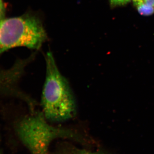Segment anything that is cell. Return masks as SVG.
Wrapping results in <instances>:
<instances>
[{
  "instance_id": "4",
  "label": "cell",
  "mask_w": 154,
  "mask_h": 154,
  "mask_svg": "<svg viewBox=\"0 0 154 154\" xmlns=\"http://www.w3.org/2000/svg\"><path fill=\"white\" fill-rule=\"evenodd\" d=\"M134 5L140 15L150 16L154 13V0H132Z\"/></svg>"
},
{
  "instance_id": "2",
  "label": "cell",
  "mask_w": 154,
  "mask_h": 154,
  "mask_svg": "<svg viewBox=\"0 0 154 154\" xmlns=\"http://www.w3.org/2000/svg\"><path fill=\"white\" fill-rule=\"evenodd\" d=\"M14 129L19 139L31 154H49V146L57 138L84 142L85 138L76 130L53 126L42 112H32L17 120Z\"/></svg>"
},
{
  "instance_id": "5",
  "label": "cell",
  "mask_w": 154,
  "mask_h": 154,
  "mask_svg": "<svg viewBox=\"0 0 154 154\" xmlns=\"http://www.w3.org/2000/svg\"><path fill=\"white\" fill-rule=\"evenodd\" d=\"M61 154H100L96 152L88 151L85 150L75 148H69V149L64 151Z\"/></svg>"
},
{
  "instance_id": "3",
  "label": "cell",
  "mask_w": 154,
  "mask_h": 154,
  "mask_svg": "<svg viewBox=\"0 0 154 154\" xmlns=\"http://www.w3.org/2000/svg\"><path fill=\"white\" fill-rule=\"evenodd\" d=\"M46 39L41 21L30 14L0 20V55L14 48L38 50Z\"/></svg>"
},
{
  "instance_id": "1",
  "label": "cell",
  "mask_w": 154,
  "mask_h": 154,
  "mask_svg": "<svg viewBox=\"0 0 154 154\" xmlns=\"http://www.w3.org/2000/svg\"><path fill=\"white\" fill-rule=\"evenodd\" d=\"M46 74L42 93V113L48 121L64 122L77 114L75 99L67 80L62 74L51 52L45 55Z\"/></svg>"
},
{
  "instance_id": "8",
  "label": "cell",
  "mask_w": 154,
  "mask_h": 154,
  "mask_svg": "<svg viewBox=\"0 0 154 154\" xmlns=\"http://www.w3.org/2000/svg\"><path fill=\"white\" fill-rule=\"evenodd\" d=\"M0 154H2V151H1V149H0Z\"/></svg>"
},
{
  "instance_id": "6",
  "label": "cell",
  "mask_w": 154,
  "mask_h": 154,
  "mask_svg": "<svg viewBox=\"0 0 154 154\" xmlns=\"http://www.w3.org/2000/svg\"><path fill=\"white\" fill-rule=\"evenodd\" d=\"M130 0H110V5L112 6L123 5L129 2Z\"/></svg>"
},
{
  "instance_id": "7",
  "label": "cell",
  "mask_w": 154,
  "mask_h": 154,
  "mask_svg": "<svg viewBox=\"0 0 154 154\" xmlns=\"http://www.w3.org/2000/svg\"><path fill=\"white\" fill-rule=\"evenodd\" d=\"M5 13V8L3 0H0V20L4 18Z\"/></svg>"
}]
</instances>
